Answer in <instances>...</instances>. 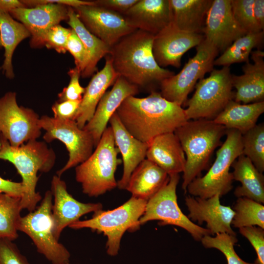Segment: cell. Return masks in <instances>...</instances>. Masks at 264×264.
Listing matches in <instances>:
<instances>
[{
    "instance_id": "obj_38",
    "label": "cell",
    "mask_w": 264,
    "mask_h": 264,
    "mask_svg": "<svg viewBox=\"0 0 264 264\" xmlns=\"http://www.w3.org/2000/svg\"><path fill=\"white\" fill-rule=\"evenodd\" d=\"M71 30V28H66L60 24L53 26L44 37V47L53 49L59 53H66L67 52L66 44Z\"/></svg>"
},
{
    "instance_id": "obj_6",
    "label": "cell",
    "mask_w": 264,
    "mask_h": 264,
    "mask_svg": "<svg viewBox=\"0 0 264 264\" xmlns=\"http://www.w3.org/2000/svg\"><path fill=\"white\" fill-rule=\"evenodd\" d=\"M147 201L132 197L120 206L111 210L102 209L94 212L90 219L79 220L69 225L73 229L89 228L102 232L107 237L106 249L110 256H116L122 237L126 231L136 230Z\"/></svg>"
},
{
    "instance_id": "obj_36",
    "label": "cell",
    "mask_w": 264,
    "mask_h": 264,
    "mask_svg": "<svg viewBox=\"0 0 264 264\" xmlns=\"http://www.w3.org/2000/svg\"><path fill=\"white\" fill-rule=\"evenodd\" d=\"M200 242L205 248H215L220 251L224 255L227 264H256L244 261L237 254L234 245L238 242V239L235 235L225 233L217 234L214 237L207 235Z\"/></svg>"
},
{
    "instance_id": "obj_35",
    "label": "cell",
    "mask_w": 264,
    "mask_h": 264,
    "mask_svg": "<svg viewBox=\"0 0 264 264\" xmlns=\"http://www.w3.org/2000/svg\"><path fill=\"white\" fill-rule=\"evenodd\" d=\"M242 154L248 157L261 173L264 171V124L256 125L242 134Z\"/></svg>"
},
{
    "instance_id": "obj_1",
    "label": "cell",
    "mask_w": 264,
    "mask_h": 264,
    "mask_svg": "<svg viewBox=\"0 0 264 264\" xmlns=\"http://www.w3.org/2000/svg\"><path fill=\"white\" fill-rule=\"evenodd\" d=\"M116 113L132 136L147 143L158 135L174 132L189 120L182 106L155 91L143 98L128 97Z\"/></svg>"
},
{
    "instance_id": "obj_18",
    "label": "cell",
    "mask_w": 264,
    "mask_h": 264,
    "mask_svg": "<svg viewBox=\"0 0 264 264\" xmlns=\"http://www.w3.org/2000/svg\"><path fill=\"white\" fill-rule=\"evenodd\" d=\"M50 191L54 197L52 206L53 232L58 240L66 227L88 213L102 209L100 203H83L74 198L67 192L65 182L57 175L52 177Z\"/></svg>"
},
{
    "instance_id": "obj_40",
    "label": "cell",
    "mask_w": 264,
    "mask_h": 264,
    "mask_svg": "<svg viewBox=\"0 0 264 264\" xmlns=\"http://www.w3.org/2000/svg\"><path fill=\"white\" fill-rule=\"evenodd\" d=\"M67 73L70 77L69 84L58 94V101H81L85 91V88L81 86L79 82L81 72L75 67L70 68Z\"/></svg>"
},
{
    "instance_id": "obj_8",
    "label": "cell",
    "mask_w": 264,
    "mask_h": 264,
    "mask_svg": "<svg viewBox=\"0 0 264 264\" xmlns=\"http://www.w3.org/2000/svg\"><path fill=\"white\" fill-rule=\"evenodd\" d=\"M210 75L198 81L192 97L187 101L184 109L188 119L213 120L234 100L232 74L229 66L213 69Z\"/></svg>"
},
{
    "instance_id": "obj_48",
    "label": "cell",
    "mask_w": 264,
    "mask_h": 264,
    "mask_svg": "<svg viewBox=\"0 0 264 264\" xmlns=\"http://www.w3.org/2000/svg\"><path fill=\"white\" fill-rule=\"evenodd\" d=\"M21 7H25L21 0H0V12L9 13L14 9Z\"/></svg>"
},
{
    "instance_id": "obj_7",
    "label": "cell",
    "mask_w": 264,
    "mask_h": 264,
    "mask_svg": "<svg viewBox=\"0 0 264 264\" xmlns=\"http://www.w3.org/2000/svg\"><path fill=\"white\" fill-rule=\"evenodd\" d=\"M225 134L226 139L217 151L216 159L207 173L191 181L186 193L208 198L217 194L221 197L232 190L233 178L230 169L242 154V134L236 130L227 129Z\"/></svg>"
},
{
    "instance_id": "obj_47",
    "label": "cell",
    "mask_w": 264,
    "mask_h": 264,
    "mask_svg": "<svg viewBox=\"0 0 264 264\" xmlns=\"http://www.w3.org/2000/svg\"><path fill=\"white\" fill-rule=\"evenodd\" d=\"M253 14L255 21L262 31L264 29V0H254Z\"/></svg>"
},
{
    "instance_id": "obj_37",
    "label": "cell",
    "mask_w": 264,
    "mask_h": 264,
    "mask_svg": "<svg viewBox=\"0 0 264 264\" xmlns=\"http://www.w3.org/2000/svg\"><path fill=\"white\" fill-rule=\"evenodd\" d=\"M254 0H231L233 15L238 24L246 33L262 31L255 21L253 14Z\"/></svg>"
},
{
    "instance_id": "obj_4",
    "label": "cell",
    "mask_w": 264,
    "mask_h": 264,
    "mask_svg": "<svg viewBox=\"0 0 264 264\" xmlns=\"http://www.w3.org/2000/svg\"><path fill=\"white\" fill-rule=\"evenodd\" d=\"M226 130L213 120L200 119L189 120L174 132L186 155L182 184L185 193L190 183L200 176L214 150L221 145Z\"/></svg>"
},
{
    "instance_id": "obj_11",
    "label": "cell",
    "mask_w": 264,
    "mask_h": 264,
    "mask_svg": "<svg viewBox=\"0 0 264 264\" xmlns=\"http://www.w3.org/2000/svg\"><path fill=\"white\" fill-rule=\"evenodd\" d=\"M169 181L147 202L143 214L139 219L140 225L158 220L160 226L173 225L187 231L197 241L205 236L211 235L206 228L192 222L180 209L176 193L179 180V174L169 175Z\"/></svg>"
},
{
    "instance_id": "obj_24",
    "label": "cell",
    "mask_w": 264,
    "mask_h": 264,
    "mask_svg": "<svg viewBox=\"0 0 264 264\" xmlns=\"http://www.w3.org/2000/svg\"><path fill=\"white\" fill-rule=\"evenodd\" d=\"M148 144L147 159L156 164L169 175L184 171L186 164L185 154L174 132L158 135Z\"/></svg>"
},
{
    "instance_id": "obj_23",
    "label": "cell",
    "mask_w": 264,
    "mask_h": 264,
    "mask_svg": "<svg viewBox=\"0 0 264 264\" xmlns=\"http://www.w3.org/2000/svg\"><path fill=\"white\" fill-rule=\"evenodd\" d=\"M109 123L115 145L121 154L123 163V175L117 182V187L120 189H126L132 173L145 159L148 144L132 136L123 126L116 112L110 118Z\"/></svg>"
},
{
    "instance_id": "obj_43",
    "label": "cell",
    "mask_w": 264,
    "mask_h": 264,
    "mask_svg": "<svg viewBox=\"0 0 264 264\" xmlns=\"http://www.w3.org/2000/svg\"><path fill=\"white\" fill-rule=\"evenodd\" d=\"M81 101H56L51 109L54 118L62 120H75Z\"/></svg>"
},
{
    "instance_id": "obj_12",
    "label": "cell",
    "mask_w": 264,
    "mask_h": 264,
    "mask_svg": "<svg viewBox=\"0 0 264 264\" xmlns=\"http://www.w3.org/2000/svg\"><path fill=\"white\" fill-rule=\"evenodd\" d=\"M39 123L41 128L45 131L43 136L45 142L59 140L65 145L68 152V161L57 171L58 176L61 177L67 170L83 163L92 153L94 143L92 136L80 128L75 120H62L43 115Z\"/></svg>"
},
{
    "instance_id": "obj_28",
    "label": "cell",
    "mask_w": 264,
    "mask_h": 264,
    "mask_svg": "<svg viewBox=\"0 0 264 264\" xmlns=\"http://www.w3.org/2000/svg\"><path fill=\"white\" fill-rule=\"evenodd\" d=\"M233 180L241 185L236 188L234 195L238 198H246L259 203H264V176L251 160L241 154L233 163Z\"/></svg>"
},
{
    "instance_id": "obj_29",
    "label": "cell",
    "mask_w": 264,
    "mask_h": 264,
    "mask_svg": "<svg viewBox=\"0 0 264 264\" xmlns=\"http://www.w3.org/2000/svg\"><path fill=\"white\" fill-rule=\"evenodd\" d=\"M264 112V101L241 104L232 100L213 121L226 129L236 130L243 134L257 125Z\"/></svg>"
},
{
    "instance_id": "obj_16",
    "label": "cell",
    "mask_w": 264,
    "mask_h": 264,
    "mask_svg": "<svg viewBox=\"0 0 264 264\" xmlns=\"http://www.w3.org/2000/svg\"><path fill=\"white\" fill-rule=\"evenodd\" d=\"M202 33L219 52H223L236 39L246 34L233 15L231 0H213Z\"/></svg>"
},
{
    "instance_id": "obj_19",
    "label": "cell",
    "mask_w": 264,
    "mask_h": 264,
    "mask_svg": "<svg viewBox=\"0 0 264 264\" xmlns=\"http://www.w3.org/2000/svg\"><path fill=\"white\" fill-rule=\"evenodd\" d=\"M185 202L189 212L188 218L200 225L206 222L211 235L225 233L236 236L231 227L234 211L230 206L221 204L218 194L208 198L189 196Z\"/></svg>"
},
{
    "instance_id": "obj_45",
    "label": "cell",
    "mask_w": 264,
    "mask_h": 264,
    "mask_svg": "<svg viewBox=\"0 0 264 264\" xmlns=\"http://www.w3.org/2000/svg\"><path fill=\"white\" fill-rule=\"evenodd\" d=\"M22 1L25 7H32L49 3L60 4L72 8L94 4L93 0L86 1L81 0H22Z\"/></svg>"
},
{
    "instance_id": "obj_46",
    "label": "cell",
    "mask_w": 264,
    "mask_h": 264,
    "mask_svg": "<svg viewBox=\"0 0 264 264\" xmlns=\"http://www.w3.org/2000/svg\"><path fill=\"white\" fill-rule=\"evenodd\" d=\"M0 194L21 198L23 194L22 183L5 179L0 176Z\"/></svg>"
},
{
    "instance_id": "obj_39",
    "label": "cell",
    "mask_w": 264,
    "mask_h": 264,
    "mask_svg": "<svg viewBox=\"0 0 264 264\" xmlns=\"http://www.w3.org/2000/svg\"><path fill=\"white\" fill-rule=\"evenodd\" d=\"M66 51L73 56L75 67L80 71L81 75L88 66L89 55L83 43L72 29L67 41Z\"/></svg>"
},
{
    "instance_id": "obj_44",
    "label": "cell",
    "mask_w": 264,
    "mask_h": 264,
    "mask_svg": "<svg viewBox=\"0 0 264 264\" xmlns=\"http://www.w3.org/2000/svg\"><path fill=\"white\" fill-rule=\"evenodd\" d=\"M94 4L108 10L123 14L138 0H93Z\"/></svg>"
},
{
    "instance_id": "obj_26",
    "label": "cell",
    "mask_w": 264,
    "mask_h": 264,
    "mask_svg": "<svg viewBox=\"0 0 264 264\" xmlns=\"http://www.w3.org/2000/svg\"><path fill=\"white\" fill-rule=\"evenodd\" d=\"M169 178L164 170L146 158L132 173L126 190L132 197L148 201L167 183Z\"/></svg>"
},
{
    "instance_id": "obj_49",
    "label": "cell",
    "mask_w": 264,
    "mask_h": 264,
    "mask_svg": "<svg viewBox=\"0 0 264 264\" xmlns=\"http://www.w3.org/2000/svg\"><path fill=\"white\" fill-rule=\"evenodd\" d=\"M0 69H1V68H0Z\"/></svg>"
},
{
    "instance_id": "obj_9",
    "label": "cell",
    "mask_w": 264,
    "mask_h": 264,
    "mask_svg": "<svg viewBox=\"0 0 264 264\" xmlns=\"http://www.w3.org/2000/svg\"><path fill=\"white\" fill-rule=\"evenodd\" d=\"M52 197L51 191H47L40 205L20 218L17 229L30 237L37 251L52 264H70L69 251L53 235Z\"/></svg>"
},
{
    "instance_id": "obj_5",
    "label": "cell",
    "mask_w": 264,
    "mask_h": 264,
    "mask_svg": "<svg viewBox=\"0 0 264 264\" xmlns=\"http://www.w3.org/2000/svg\"><path fill=\"white\" fill-rule=\"evenodd\" d=\"M119 153L111 128L107 127L91 154L76 166L75 178L85 194L96 197L117 187L115 173L122 162Z\"/></svg>"
},
{
    "instance_id": "obj_21",
    "label": "cell",
    "mask_w": 264,
    "mask_h": 264,
    "mask_svg": "<svg viewBox=\"0 0 264 264\" xmlns=\"http://www.w3.org/2000/svg\"><path fill=\"white\" fill-rule=\"evenodd\" d=\"M135 28L156 35L171 23L169 0H138L122 15Z\"/></svg>"
},
{
    "instance_id": "obj_20",
    "label": "cell",
    "mask_w": 264,
    "mask_h": 264,
    "mask_svg": "<svg viewBox=\"0 0 264 264\" xmlns=\"http://www.w3.org/2000/svg\"><path fill=\"white\" fill-rule=\"evenodd\" d=\"M139 88L118 76L112 88L107 91L96 108L94 114L83 128L92 136L95 147L99 142L107 124L122 102L128 97L135 96Z\"/></svg>"
},
{
    "instance_id": "obj_32",
    "label": "cell",
    "mask_w": 264,
    "mask_h": 264,
    "mask_svg": "<svg viewBox=\"0 0 264 264\" xmlns=\"http://www.w3.org/2000/svg\"><path fill=\"white\" fill-rule=\"evenodd\" d=\"M263 31L248 33L236 39L214 62V66H228L234 63L249 62L254 48H259L264 41Z\"/></svg>"
},
{
    "instance_id": "obj_34",
    "label": "cell",
    "mask_w": 264,
    "mask_h": 264,
    "mask_svg": "<svg viewBox=\"0 0 264 264\" xmlns=\"http://www.w3.org/2000/svg\"><path fill=\"white\" fill-rule=\"evenodd\" d=\"M231 225L235 228L258 226L264 229V206L246 198H238L233 207Z\"/></svg>"
},
{
    "instance_id": "obj_13",
    "label": "cell",
    "mask_w": 264,
    "mask_h": 264,
    "mask_svg": "<svg viewBox=\"0 0 264 264\" xmlns=\"http://www.w3.org/2000/svg\"><path fill=\"white\" fill-rule=\"evenodd\" d=\"M39 119L32 109L18 105L16 92H8L0 98V133L12 146L39 137Z\"/></svg>"
},
{
    "instance_id": "obj_30",
    "label": "cell",
    "mask_w": 264,
    "mask_h": 264,
    "mask_svg": "<svg viewBox=\"0 0 264 264\" xmlns=\"http://www.w3.org/2000/svg\"><path fill=\"white\" fill-rule=\"evenodd\" d=\"M30 37V33L21 22L9 13L0 12V49H4L1 69L6 78L12 79L15 77L12 64L14 51L21 42Z\"/></svg>"
},
{
    "instance_id": "obj_3",
    "label": "cell",
    "mask_w": 264,
    "mask_h": 264,
    "mask_svg": "<svg viewBox=\"0 0 264 264\" xmlns=\"http://www.w3.org/2000/svg\"><path fill=\"white\" fill-rule=\"evenodd\" d=\"M55 157L53 151L44 142L32 140L15 147L0 133V159L13 164L22 178L23 194L21 203L22 210L33 211L42 200L41 196L36 191L37 173L50 171Z\"/></svg>"
},
{
    "instance_id": "obj_27",
    "label": "cell",
    "mask_w": 264,
    "mask_h": 264,
    "mask_svg": "<svg viewBox=\"0 0 264 264\" xmlns=\"http://www.w3.org/2000/svg\"><path fill=\"white\" fill-rule=\"evenodd\" d=\"M171 23L182 31L202 34L213 0H169Z\"/></svg>"
},
{
    "instance_id": "obj_41",
    "label": "cell",
    "mask_w": 264,
    "mask_h": 264,
    "mask_svg": "<svg viewBox=\"0 0 264 264\" xmlns=\"http://www.w3.org/2000/svg\"><path fill=\"white\" fill-rule=\"evenodd\" d=\"M239 232L251 244L257 254L255 263L264 264V229L258 226L241 227Z\"/></svg>"
},
{
    "instance_id": "obj_14",
    "label": "cell",
    "mask_w": 264,
    "mask_h": 264,
    "mask_svg": "<svg viewBox=\"0 0 264 264\" xmlns=\"http://www.w3.org/2000/svg\"><path fill=\"white\" fill-rule=\"evenodd\" d=\"M73 9L87 30L110 47L137 30L129 25L122 15L94 4Z\"/></svg>"
},
{
    "instance_id": "obj_33",
    "label": "cell",
    "mask_w": 264,
    "mask_h": 264,
    "mask_svg": "<svg viewBox=\"0 0 264 264\" xmlns=\"http://www.w3.org/2000/svg\"><path fill=\"white\" fill-rule=\"evenodd\" d=\"M21 198L0 194V239L16 240L17 226L21 217Z\"/></svg>"
},
{
    "instance_id": "obj_42",
    "label": "cell",
    "mask_w": 264,
    "mask_h": 264,
    "mask_svg": "<svg viewBox=\"0 0 264 264\" xmlns=\"http://www.w3.org/2000/svg\"><path fill=\"white\" fill-rule=\"evenodd\" d=\"M13 242L0 239V264H31Z\"/></svg>"
},
{
    "instance_id": "obj_25",
    "label": "cell",
    "mask_w": 264,
    "mask_h": 264,
    "mask_svg": "<svg viewBox=\"0 0 264 264\" xmlns=\"http://www.w3.org/2000/svg\"><path fill=\"white\" fill-rule=\"evenodd\" d=\"M106 57L104 67L92 76L85 88L75 119L81 129H83L91 119L100 99L119 76L114 70L109 58L107 56Z\"/></svg>"
},
{
    "instance_id": "obj_22",
    "label": "cell",
    "mask_w": 264,
    "mask_h": 264,
    "mask_svg": "<svg viewBox=\"0 0 264 264\" xmlns=\"http://www.w3.org/2000/svg\"><path fill=\"white\" fill-rule=\"evenodd\" d=\"M253 63H245L241 75H232V85L236 89L234 100L247 104L264 101V52L260 49L251 53Z\"/></svg>"
},
{
    "instance_id": "obj_31",
    "label": "cell",
    "mask_w": 264,
    "mask_h": 264,
    "mask_svg": "<svg viewBox=\"0 0 264 264\" xmlns=\"http://www.w3.org/2000/svg\"><path fill=\"white\" fill-rule=\"evenodd\" d=\"M67 23L76 33L84 45L89 55V63L81 77L86 78L91 76L97 71L100 60L108 55L110 47L92 34L85 27L73 8L68 7Z\"/></svg>"
},
{
    "instance_id": "obj_10",
    "label": "cell",
    "mask_w": 264,
    "mask_h": 264,
    "mask_svg": "<svg viewBox=\"0 0 264 264\" xmlns=\"http://www.w3.org/2000/svg\"><path fill=\"white\" fill-rule=\"evenodd\" d=\"M196 48V54L189 58L181 71L163 80L159 85L163 97L181 106L185 105L198 81L213 69L214 61L219 53L205 38Z\"/></svg>"
},
{
    "instance_id": "obj_17",
    "label": "cell",
    "mask_w": 264,
    "mask_h": 264,
    "mask_svg": "<svg viewBox=\"0 0 264 264\" xmlns=\"http://www.w3.org/2000/svg\"><path fill=\"white\" fill-rule=\"evenodd\" d=\"M204 38L202 34L181 30L171 23L154 36L152 43L154 57L162 68L168 66L178 68L182 56L198 45Z\"/></svg>"
},
{
    "instance_id": "obj_2",
    "label": "cell",
    "mask_w": 264,
    "mask_h": 264,
    "mask_svg": "<svg viewBox=\"0 0 264 264\" xmlns=\"http://www.w3.org/2000/svg\"><path fill=\"white\" fill-rule=\"evenodd\" d=\"M154 37L137 29L120 39L107 55L119 76L138 88L160 85L175 74L156 62L152 51Z\"/></svg>"
},
{
    "instance_id": "obj_15",
    "label": "cell",
    "mask_w": 264,
    "mask_h": 264,
    "mask_svg": "<svg viewBox=\"0 0 264 264\" xmlns=\"http://www.w3.org/2000/svg\"><path fill=\"white\" fill-rule=\"evenodd\" d=\"M68 12V6L49 3L32 7L17 8L9 13L30 33L31 47L41 48L44 47L43 39L46 33L62 21H67Z\"/></svg>"
}]
</instances>
